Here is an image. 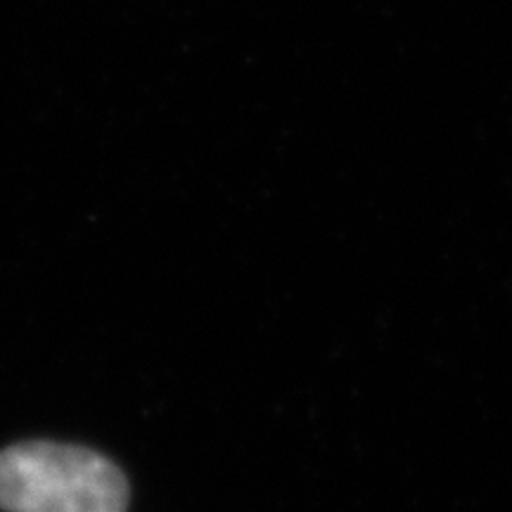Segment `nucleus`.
Returning a JSON list of instances; mask_svg holds the SVG:
<instances>
[{
    "mask_svg": "<svg viewBox=\"0 0 512 512\" xmlns=\"http://www.w3.org/2000/svg\"><path fill=\"white\" fill-rule=\"evenodd\" d=\"M126 505V477L88 448L31 441L0 453L5 512H126Z\"/></svg>",
    "mask_w": 512,
    "mask_h": 512,
    "instance_id": "obj_1",
    "label": "nucleus"
}]
</instances>
